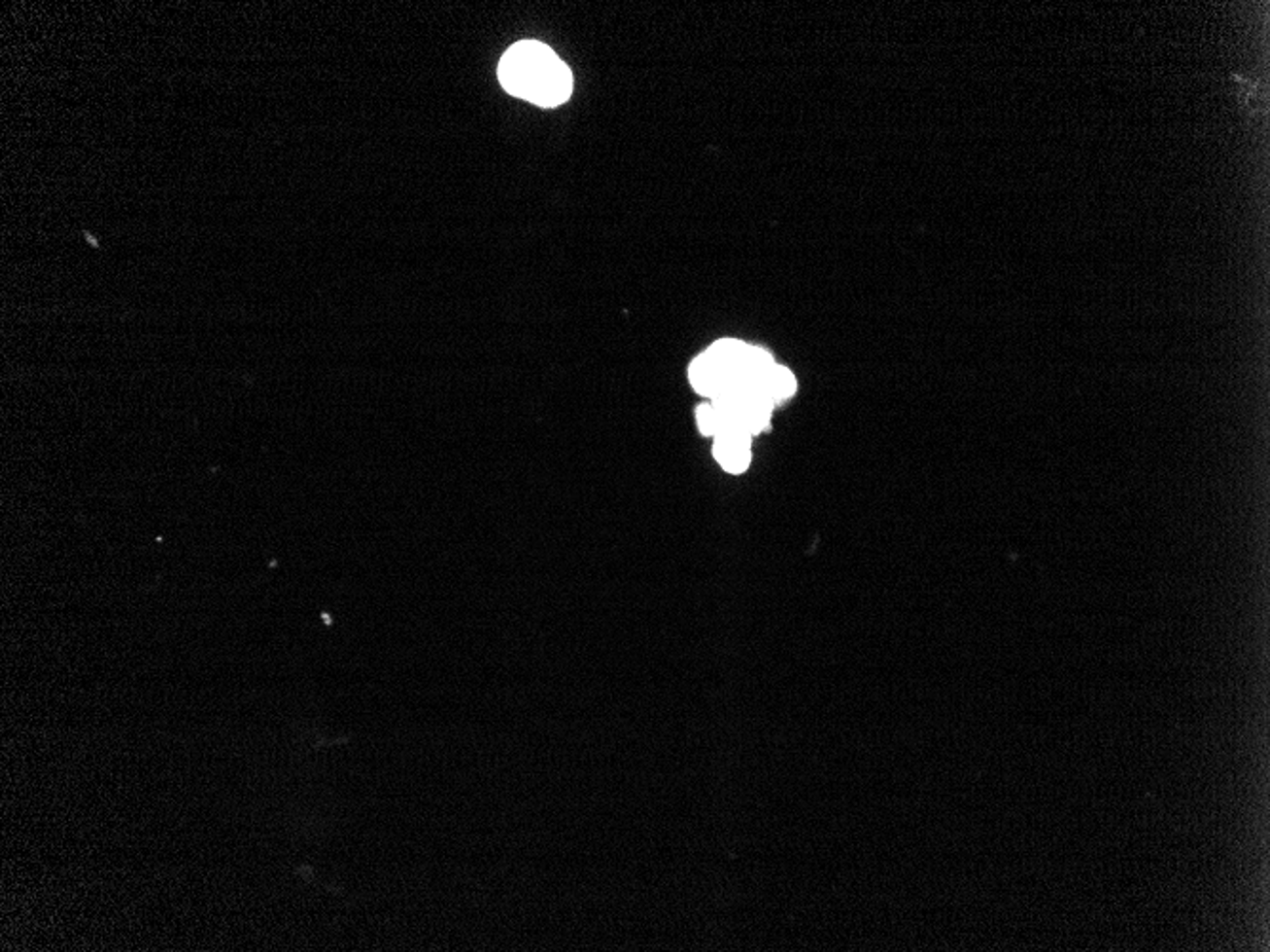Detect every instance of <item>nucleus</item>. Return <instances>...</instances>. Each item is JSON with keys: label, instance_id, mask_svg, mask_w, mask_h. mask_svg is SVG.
I'll return each instance as SVG.
<instances>
[{"label": "nucleus", "instance_id": "1", "mask_svg": "<svg viewBox=\"0 0 1270 952\" xmlns=\"http://www.w3.org/2000/svg\"><path fill=\"white\" fill-rule=\"evenodd\" d=\"M498 83L510 95L538 107H558L572 93L569 67L552 48L536 41H522L504 51Z\"/></svg>", "mask_w": 1270, "mask_h": 952}, {"label": "nucleus", "instance_id": "2", "mask_svg": "<svg viewBox=\"0 0 1270 952\" xmlns=\"http://www.w3.org/2000/svg\"><path fill=\"white\" fill-rule=\"evenodd\" d=\"M713 457L729 474H744L751 462V435L744 430H723L713 437Z\"/></svg>", "mask_w": 1270, "mask_h": 952}, {"label": "nucleus", "instance_id": "3", "mask_svg": "<svg viewBox=\"0 0 1270 952\" xmlns=\"http://www.w3.org/2000/svg\"><path fill=\"white\" fill-rule=\"evenodd\" d=\"M761 390L774 403H780V401H786L789 397H793V393L797 391V381H795V375L789 371L788 367L774 365L769 371V375L765 377Z\"/></svg>", "mask_w": 1270, "mask_h": 952}, {"label": "nucleus", "instance_id": "4", "mask_svg": "<svg viewBox=\"0 0 1270 952\" xmlns=\"http://www.w3.org/2000/svg\"><path fill=\"white\" fill-rule=\"evenodd\" d=\"M697 425L702 435H711L715 437L721 432V417L715 409L713 403H702L697 409Z\"/></svg>", "mask_w": 1270, "mask_h": 952}]
</instances>
